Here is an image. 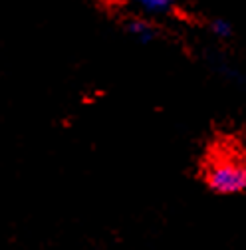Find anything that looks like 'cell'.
<instances>
[{
  "instance_id": "obj_1",
  "label": "cell",
  "mask_w": 246,
  "mask_h": 250,
  "mask_svg": "<svg viewBox=\"0 0 246 250\" xmlns=\"http://www.w3.org/2000/svg\"><path fill=\"white\" fill-rule=\"evenodd\" d=\"M205 183L217 195H240L246 191V159L232 153L217 155L205 167Z\"/></svg>"
},
{
  "instance_id": "obj_2",
  "label": "cell",
  "mask_w": 246,
  "mask_h": 250,
  "mask_svg": "<svg viewBox=\"0 0 246 250\" xmlns=\"http://www.w3.org/2000/svg\"><path fill=\"white\" fill-rule=\"evenodd\" d=\"M125 30L127 34H131L137 42L141 44H151L153 40L157 38V30L153 24H149L147 20H141V18H131L127 24H125Z\"/></svg>"
},
{
  "instance_id": "obj_3",
  "label": "cell",
  "mask_w": 246,
  "mask_h": 250,
  "mask_svg": "<svg viewBox=\"0 0 246 250\" xmlns=\"http://www.w3.org/2000/svg\"><path fill=\"white\" fill-rule=\"evenodd\" d=\"M135 4L147 14H169L175 10V0H135Z\"/></svg>"
},
{
  "instance_id": "obj_4",
  "label": "cell",
  "mask_w": 246,
  "mask_h": 250,
  "mask_svg": "<svg viewBox=\"0 0 246 250\" xmlns=\"http://www.w3.org/2000/svg\"><path fill=\"white\" fill-rule=\"evenodd\" d=\"M210 34L217 36V38H221V40H226V38L232 36V26H230V22L225 20V18H214V20L210 22Z\"/></svg>"
}]
</instances>
